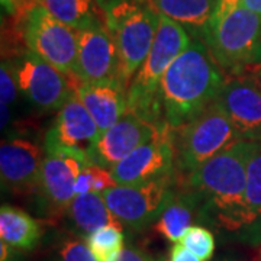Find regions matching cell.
I'll list each match as a JSON object with an SVG mask.
<instances>
[{"instance_id":"36","label":"cell","mask_w":261,"mask_h":261,"mask_svg":"<svg viewBox=\"0 0 261 261\" xmlns=\"http://www.w3.org/2000/svg\"><path fill=\"white\" fill-rule=\"evenodd\" d=\"M260 61H261V49H260Z\"/></svg>"},{"instance_id":"11","label":"cell","mask_w":261,"mask_h":261,"mask_svg":"<svg viewBox=\"0 0 261 261\" xmlns=\"http://www.w3.org/2000/svg\"><path fill=\"white\" fill-rule=\"evenodd\" d=\"M174 161V135L170 128H164L152 140L134 149L118 164L111 167V171L116 183L121 186L138 185L171 174Z\"/></svg>"},{"instance_id":"8","label":"cell","mask_w":261,"mask_h":261,"mask_svg":"<svg viewBox=\"0 0 261 261\" xmlns=\"http://www.w3.org/2000/svg\"><path fill=\"white\" fill-rule=\"evenodd\" d=\"M99 138L100 130L75 90L58 109L56 121L48 129L45 151L48 155H67L83 164H94V148Z\"/></svg>"},{"instance_id":"9","label":"cell","mask_w":261,"mask_h":261,"mask_svg":"<svg viewBox=\"0 0 261 261\" xmlns=\"http://www.w3.org/2000/svg\"><path fill=\"white\" fill-rule=\"evenodd\" d=\"M171 174L138 185L112 187L100 193L108 207L122 225L142 229L159 218L171 196Z\"/></svg>"},{"instance_id":"30","label":"cell","mask_w":261,"mask_h":261,"mask_svg":"<svg viewBox=\"0 0 261 261\" xmlns=\"http://www.w3.org/2000/svg\"><path fill=\"white\" fill-rule=\"evenodd\" d=\"M92 190H93V177L89 170V164H84L80 171V176L77 177V181H75V193L77 195L89 193Z\"/></svg>"},{"instance_id":"18","label":"cell","mask_w":261,"mask_h":261,"mask_svg":"<svg viewBox=\"0 0 261 261\" xmlns=\"http://www.w3.org/2000/svg\"><path fill=\"white\" fill-rule=\"evenodd\" d=\"M221 0H147L160 15L180 23L193 38L205 37Z\"/></svg>"},{"instance_id":"37","label":"cell","mask_w":261,"mask_h":261,"mask_svg":"<svg viewBox=\"0 0 261 261\" xmlns=\"http://www.w3.org/2000/svg\"><path fill=\"white\" fill-rule=\"evenodd\" d=\"M140 2H147V0H140Z\"/></svg>"},{"instance_id":"27","label":"cell","mask_w":261,"mask_h":261,"mask_svg":"<svg viewBox=\"0 0 261 261\" xmlns=\"http://www.w3.org/2000/svg\"><path fill=\"white\" fill-rule=\"evenodd\" d=\"M61 261H97L87 243L80 240H68L58 250Z\"/></svg>"},{"instance_id":"2","label":"cell","mask_w":261,"mask_h":261,"mask_svg":"<svg viewBox=\"0 0 261 261\" xmlns=\"http://www.w3.org/2000/svg\"><path fill=\"white\" fill-rule=\"evenodd\" d=\"M255 141L235 142L192 171L187 185L203 195L216 209L218 219L228 229L251 224L254 216L247 207V164Z\"/></svg>"},{"instance_id":"14","label":"cell","mask_w":261,"mask_h":261,"mask_svg":"<svg viewBox=\"0 0 261 261\" xmlns=\"http://www.w3.org/2000/svg\"><path fill=\"white\" fill-rule=\"evenodd\" d=\"M160 130L128 109L119 121L100 135L94 148V164L113 167L134 149L152 140Z\"/></svg>"},{"instance_id":"38","label":"cell","mask_w":261,"mask_h":261,"mask_svg":"<svg viewBox=\"0 0 261 261\" xmlns=\"http://www.w3.org/2000/svg\"><path fill=\"white\" fill-rule=\"evenodd\" d=\"M218 261H228V260H218Z\"/></svg>"},{"instance_id":"17","label":"cell","mask_w":261,"mask_h":261,"mask_svg":"<svg viewBox=\"0 0 261 261\" xmlns=\"http://www.w3.org/2000/svg\"><path fill=\"white\" fill-rule=\"evenodd\" d=\"M77 94L92 115L100 135L121 119L128 111V89L119 79L80 83Z\"/></svg>"},{"instance_id":"32","label":"cell","mask_w":261,"mask_h":261,"mask_svg":"<svg viewBox=\"0 0 261 261\" xmlns=\"http://www.w3.org/2000/svg\"><path fill=\"white\" fill-rule=\"evenodd\" d=\"M116 261H152L145 252L140 251L137 248H123L121 255Z\"/></svg>"},{"instance_id":"6","label":"cell","mask_w":261,"mask_h":261,"mask_svg":"<svg viewBox=\"0 0 261 261\" xmlns=\"http://www.w3.org/2000/svg\"><path fill=\"white\" fill-rule=\"evenodd\" d=\"M176 130H178L177 140L174 141L176 160L180 170L187 174L221 151L244 140L218 100Z\"/></svg>"},{"instance_id":"5","label":"cell","mask_w":261,"mask_h":261,"mask_svg":"<svg viewBox=\"0 0 261 261\" xmlns=\"http://www.w3.org/2000/svg\"><path fill=\"white\" fill-rule=\"evenodd\" d=\"M100 8L103 22L118 48L119 80L128 89L154 42L160 13L140 0H106Z\"/></svg>"},{"instance_id":"3","label":"cell","mask_w":261,"mask_h":261,"mask_svg":"<svg viewBox=\"0 0 261 261\" xmlns=\"http://www.w3.org/2000/svg\"><path fill=\"white\" fill-rule=\"evenodd\" d=\"M192 35L180 23L164 15L148 56L128 87V109L160 129L168 128L160 93V83L170 64L190 44Z\"/></svg>"},{"instance_id":"24","label":"cell","mask_w":261,"mask_h":261,"mask_svg":"<svg viewBox=\"0 0 261 261\" xmlns=\"http://www.w3.org/2000/svg\"><path fill=\"white\" fill-rule=\"evenodd\" d=\"M247 207L257 219L261 215V141H255L247 164Z\"/></svg>"},{"instance_id":"39","label":"cell","mask_w":261,"mask_h":261,"mask_svg":"<svg viewBox=\"0 0 261 261\" xmlns=\"http://www.w3.org/2000/svg\"><path fill=\"white\" fill-rule=\"evenodd\" d=\"M254 261H257V260H254Z\"/></svg>"},{"instance_id":"28","label":"cell","mask_w":261,"mask_h":261,"mask_svg":"<svg viewBox=\"0 0 261 261\" xmlns=\"http://www.w3.org/2000/svg\"><path fill=\"white\" fill-rule=\"evenodd\" d=\"M89 170H90L92 177H93V190L92 192H94V193L100 195L103 192L118 186L111 168L103 167L99 164H89Z\"/></svg>"},{"instance_id":"29","label":"cell","mask_w":261,"mask_h":261,"mask_svg":"<svg viewBox=\"0 0 261 261\" xmlns=\"http://www.w3.org/2000/svg\"><path fill=\"white\" fill-rule=\"evenodd\" d=\"M35 5H37L35 0H2L3 9L9 15L18 16V18H23L28 13V10Z\"/></svg>"},{"instance_id":"16","label":"cell","mask_w":261,"mask_h":261,"mask_svg":"<svg viewBox=\"0 0 261 261\" xmlns=\"http://www.w3.org/2000/svg\"><path fill=\"white\" fill-rule=\"evenodd\" d=\"M83 163L74 157L48 155L42 161L39 190L57 214L68 211L75 193V181Z\"/></svg>"},{"instance_id":"25","label":"cell","mask_w":261,"mask_h":261,"mask_svg":"<svg viewBox=\"0 0 261 261\" xmlns=\"http://www.w3.org/2000/svg\"><path fill=\"white\" fill-rule=\"evenodd\" d=\"M178 243L183 244L187 250H190L203 261L211 260L215 252L214 233L205 226L192 225Z\"/></svg>"},{"instance_id":"10","label":"cell","mask_w":261,"mask_h":261,"mask_svg":"<svg viewBox=\"0 0 261 261\" xmlns=\"http://www.w3.org/2000/svg\"><path fill=\"white\" fill-rule=\"evenodd\" d=\"M16 80L20 93L39 111H56L74 93V83L37 54L25 51L15 61Z\"/></svg>"},{"instance_id":"34","label":"cell","mask_w":261,"mask_h":261,"mask_svg":"<svg viewBox=\"0 0 261 261\" xmlns=\"http://www.w3.org/2000/svg\"><path fill=\"white\" fill-rule=\"evenodd\" d=\"M255 75H257V79H258V82H260V84H261V68L258 70V73H257Z\"/></svg>"},{"instance_id":"7","label":"cell","mask_w":261,"mask_h":261,"mask_svg":"<svg viewBox=\"0 0 261 261\" xmlns=\"http://www.w3.org/2000/svg\"><path fill=\"white\" fill-rule=\"evenodd\" d=\"M22 35L28 51L37 54L57 70L74 77L79 51L77 31L35 5L23 16Z\"/></svg>"},{"instance_id":"12","label":"cell","mask_w":261,"mask_h":261,"mask_svg":"<svg viewBox=\"0 0 261 261\" xmlns=\"http://www.w3.org/2000/svg\"><path fill=\"white\" fill-rule=\"evenodd\" d=\"M79 51L74 77L80 83L119 79V54L105 22L77 31Z\"/></svg>"},{"instance_id":"33","label":"cell","mask_w":261,"mask_h":261,"mask_svg":"<svg viewBox=\"0 0 261 261\" xmlns=\"http://www.w3.org/2000/svg\"><path fill=\"white\" fill-rule=\"evenodd\" d=\"M254 260H257V261H261V248L258 250V252H257V255H255V258Z\"/></svg>"},{"instance_id":"26","label":"cell","mask_w":261,"mask_h":261,"mask_svg":"<svg viewBox=\"0 0 261 261\" xmlns=\"http://www.w3.org/2000/svg\"><path fill=\"white\" fill-rule=\"evenodd\" d=\"M20 92L16 80V67L15 61L3 60L0 68V93H2V106L9 108L18 99V93Z\"/></svg>"},{"instance_id":"35","label":"cell","mask_w":261,"mask_h":261,"mask_svg":"<svg viewBox=\"0 0 261 261\" xmlns=\"http://www.w3.org/2000/svg\"><path fill=\"white\" fill-rule=\"evenodd\" d=\"M97 2H99V6H100V5H102L103 2H106V0H97Z\"/></svg>"},{"instance_id":"4","label":"cell","mask_w":261,"mask_h":261,"mask_svg":"<svg viewBox=\"0 0 261 261\" xmlns=\"http://www.w3.org/2000/svg\"><path fill=\"white\" fill-rule=\"evenodd\" d=\"M203 41L224 71L237 73L260 61L261 16L241 0H221Z\"/></svg>"},{"instance_id":"21","label":"cell","mask_w":261,"mask_h":261,"mask_svg":"<svg viewBox=\"0 0 261 261\" xmlns=\"http://www.w3.org/2000/svg\"><path fill=\"white\" fill-rule=\"evenodd\" d=\"M195 219V202L192 196L171 193L168 203L154 225L155 232L170 243H178Z\"/></svg>"},{"instance_id":"19","label":"cell","mask_w":261,"mask_h":261,"mask_svg":"<svg viewBox=\"0 0 261 261\" xmlns=\"http://www.w3.org/2000/svg\"><path fill=\"white\" fill-rule=\"evenodd\" d=\"M41 225L25 211L10 205L0 207V237L15 250H32L41 238Z\"/></svg>"},{"instance_id":"20","label":"cell","mask_w":261,"mask_h":261,"mask_svg":"<svg viewBox=\"0 0 261 261\" xmlns=\"http://www.w3.org/2000/svg\"><path fill=\"white\" fill-rule=\"evenodd\" d=\"M68 216L75 228L86 235L94 232L96 229L106 225L123 226L111 212L102 195L94 192L75 196L68 207Z\"/></svg>"},{"instance_id":"23","label":"cell","mask_w":261,"mask_h":261,"mask_svg":"<svg viewBox=\"0 0 261 261\" xmlns=\"http://www.w3.org/2000/svg\"><path fill=\"white\" fill-rule=\"evenodd\" d=\"M86 243L97 261H116L123 251V226L106 225L86 237Z\"/></svg>"},{"instance_id":"22","label":"cell","mask_w":261,"mask_h":261,"mask_svg":"<svg viewBox=\"0 0 261 261\" xmlns=\"http://www.w3.org/2000/svg\"><path fill=\"white\" fill-rule=\"evenodd\" d=\"M54 18L75 31L103 22V10H97V0H35Z\"/></svg>"},{"instance_id":"31","label":"cell","mask_w":261,"mask_h":261,"mask_svg":"<svg viewBox=\"0 0 261 261\" xmlns=\"http://www.w3.org/2000/svg\"><path fill=\"white\" fill-rule=\"evenodd\" d=\"M170 261H203L200 260L196 254L187 250L186 247L183 244L177 243L173 248H171V252H170Z\"/></svg>"},{"instance_id":"13","label":"cell","mask_w":261,"mask_h":261,"mask_svg":"<svg viewBox=\"0 0 261 261\" xmlns=\"http://www.w3.org/2000/svg\"><path fill=\"white\" fill-rule=\"evenodd\" d=\"M218 103L244 140L261 141V84L257 75L226 80Z\"/></svg>"},{"instance_id":"1","label":"cell","mask_w":261,"mask_h":261,"mask_svg":"<svg viewBox=\"0 0 261 261\" xmlns=\"http://www.w3.org/2000/svg\"><path fill=\"white\" fill-rule=\"evenodd\" d=\"M222 67L206 42L193 38L170 64L160 83L166 123L176 130L192 122L218 100L224 89Z\"/></svg>"},{"instance_id":"15","label":"cell","mask_w":261,"mask_h":261,"mask_svg":"<svg viewBox=\"0 0 261 261\" xmlns=\"http://www.w3.org/2000/svg\"><path fill=\"white\" fill-rule=\"evenodd\" d=\"M44 151L22 138L3 141L0 147V177L3 187L31 193L39 189Z\"/></svg>"}]
</instances>
